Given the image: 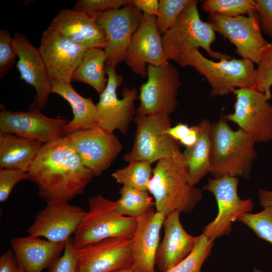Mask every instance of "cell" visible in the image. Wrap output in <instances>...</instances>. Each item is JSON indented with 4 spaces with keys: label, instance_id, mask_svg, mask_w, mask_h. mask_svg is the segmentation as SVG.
Segmentation results:
<instances>
[{
    "label": "cell",
    "instance_id": "6da1fadb",
    "mask_svg": "<svg viewBox=\"0 0 272 272\" xmlns=\"http://www.w3.org/2000/svg\"><path fill=\"white\" fill-rule=\"evenodd\" d=\"M46 202L70 201L83 193L94 176L82 163L67 135L44 144L28 172Z\"/></svg>",
    "mask_w": 272,
    "mask_h": 272
},
{
    "label": "cell",
    "instance_id": "7a4b0ae2",
    "mask_svg": "<svg viewBox=\"0 0 272 272\" xmlns=\"http://www.w3.org/2000/svg\"><path fill=\"white\" fill-rule=\"evenodd\" d=\"M148 192L153 197L156 211L166 216L174 212H191L202 198V190L190 184L183 153L161 160L153 168Z\"/></svg>",
    "mask_w": 272,
    "mask_h": 272
},
{
    "label": "cell",
    "instance_id": "3957f363",
    "mask_svg": "<svg viewBox=\"0 0 272 272\" xmlns=\"http://www.w3.org/2000/svg\"><path fill=\"white\" fill-rule=\"evenodd\" d=\"M212 170L214 177L249 179L257 158L256 143L242 129L233 130L222 114L212 123Z\"/></svg>",
    "mask_w": 272,
    "mask_h": 272
},
{
    "label": "cell",
    "instance_id": "277c9868",
    "mask_svg": "<svg viewBox=\"0 0 272 272\" xmlns=\"http://www.w3.org/2000/svg\"><path fill=\"white\" fill-rule=\"evenodd\" d=\"M177 63L182 67H193L205 77L211 86V98L228 95L237 89L253 87L255 67L248 59L233 57L215 61L194 48L185 52Z\"/></svg>",
    "mask_w": 272,
    "mask_h": 272
},
{
    "label": "cell",
    "instance_id": "5b68a950",
    "mask_svg": "<svg viewBox=\"0 0 272 272\" xmlns=\"http://www.w3.org/2000/svg\"><path fill=\"white\" fill-rule=\"evenodd\" d=\"M88 201L89 210L73 238L75 248L111 237L132 238L137 219L117 213L115 210L117 200L98 194L89 198Z\"/></svg>",
    "mask_w": 272,
    "mask_h": 272
},
{
    "label": "cell",
    "instance_id": "8992f818",
    "mask_svg": "<svg viewBox=\"0 0 272 272\" xmlns=\"http://www.w3.org/2000/svg\"><path fill=\"white\" fill-rule=\"evenodd\" d=\"M197 1L191 0L182 11L174 25L162 35L167 60L178 62L187 50L200 47L213 59L231 58L230 55L214 51L211 45L216 39V31L209 22L202 21L197 9Z\"/></svg>",
    "mask_w": 272,
    "mask_h": 272
},
{
    "label": "cell",
    "instance_id": "52a82bcc",
    "mask_svg": "<svg viewBox=\"0 0 272 272\" xmlns=\"http://www.w3.org/2000/svg\"><path fill=\"white\" fill-rule=\"evenodd\" d=\"M133 121L134 142L131 150L123 157L125 161H144L152 164L182 154L179 142L166 133L171 126L170 116L137 113Z\"/></svg>",
    "mask_w": 272,
    "mask_h": 272
},
{
    "label": "cell",
    "instance_id": "ba28073f",
    "mask_svg": "<svg viewBox=\"0 0 272 272\" xmlns=\"http://www.w3.org/2000/svg\"><path fill=\"white\" fill-rule=\"evenodd\" d=\"M147 81L140 89V105L137 113L169 116L178 105L177 96L181 86L177 68L166 62L147 67Z\"/></svg>",
    "mask_w": 272,
    "mask_h": 272
},
{
    "label": "cell",
    "instance_id": "9c48e42d",
    "mask_svg": "<svg viewBox=\"0 0 272 272\" xmlns=\"http://www.w3.org/2000/svg\"><path fill=\"white\" fill-rule=\"evenodd\" d=\"M233 113L225 115L256 143L272 141V105L266 96L253 87L236 89Z\"/></svg>",
    "mask_w": 272,
    "mask_h": 272
},
{
    "label": "cell",
    "instance_id": "30bf717a",
    "mask_svg": "<svg viewBox=\"0 0 272 272\" xmlns=\"http://www.w3.org/2000/svg\"><path fill=\"white\" fill-rule=\"evenodd\" d=\"M239 178L223 176L209 178L203 189L215 196L218 212L215 219L207 224L202 234L208 239L216 238L229 234L233 223L242 214L251 213L254 203L251 199H242L238 193Z\"/></svg>",
    "mask_w": 272,
    "mask_h": 272
},
{
    "label": "cell",
    "instance_id": "8fae6325",
    "mask_svg": "<svg viewBox=\"0 0 272 272\" xmlns=\"http://www.w3.org/2000/svg\"><path fill=\"white\" fill-rule=\"evenodd\" d=\"M105 72L107 85L96 104L101 120L99 126L110 133L118 130L125 134L136 115L134 102L138 98V91L124 86L122 90V98L119 99L117 89L122 84L123 77L117 74L115 67H106Z\"/></svg>",
    "mask_w": 272,
    "mask_h": 272
},
{
    "label": "cell",
    "instance_id": "7c38bea8",
    "mask_svg": "<svg viewBox=\"0 0 272 272\" xmlns=\"http://www.w3.org/2000/svg\"><path fill=\"white\" fill-rule=\"evenodd\" d=\"M144 14L132 1L103 13L96 19L106 37L104 51L107 67H116L125 61L131 37L140 27Z\"/></svg>",
    "mask_w": 272,
    "mask_h": 272
},
{
    "label": "cell",
    "instance_id": "4fadbf2b",
    "mask_svg": "<svg viewBox=\"0 0 272 272\" xmlns=\"http://www.w3.org/2000/svg\"><path fill=\"white\" fill-rule=\"evenodd\" d=\"M209 22L236 47V53L242 58L258 64L269 42L261 33L256 13L235 17L211 14Z\"/></svg>",
    "mask_w": 272,
    "mask_h": 272
},
{
    "label": "cell",
    "instance_id": "5bb4252c",
    "mask_svg": "<svg viewBox=\"0 0 272 272\" xmlns=\"http://www.w3.org/2000/svg\"><path fill=\"white\" fill-rule=\"evenodd\" d=\"M1 108V131L13 133L43 144L68 134L65 126L69 121L44 115L36 99L27 111H13L7 110L3 106Z\"/></svg>",
    "mask_w": 272,
    "mask_h": 272
},
{
    "label": "cell",
    "instance_id": "9a60e30c",
    "mask_svg": "<svg viewBox=\"0 0 272 272\" xmlns=\"http://www.w3.org/2000/svg\"><path fill=\"white\" fill-rule=\"evenodd\" d=\"M67 135L82 163L94 177L99 176L107 169L122 149L113 133L99 126Z\"/></svg>",
    "mask_w": 272,
    "mask_h": 272
},
{
    "label": "cell",
    "instance_id": "2e32d148",
    "mask_svg": "<svg viewBox=\"0 0 272 272\" xmlns=\"http://www.w3.org/2000/svg\"><path fill=\"white\" fill-rule=\"evenodd\" d=\"M38 49L51 82L71 83L88 48L48 27L42 33Z\"/></svg>",
    "mask_w": 272,
    "mask_h": 272
},
{
    "label": "cell",
    "instance_id": "e0dca14e",
    "mask_svg": "<svg viewBox=\"0 0 272 272\" xmlns=\"http://www.w3.org/2000/svg\"><path fill=\"white\" fill-rule=\"evenodd\" d=\"M86 213L81 207L68 201L51 200L37 214L27 232L29 236L66 242L76 232Z\"/></svg>",
    "mask_w": 272,
    "mask_h": 272
},
{
    "label": "cell",
    "instance_id": "ac0fdd59",
    "mask_svg": "<svg viewBox=\"0 0 272 272\" xmlns=\"http://www.w3.org/2000/svg\"><path fill=\"white\" fill-rule=\"evenodd\" d=\"M132 238L114 237L75 248L79 272H113L133 264Z\"/></svg>",
    "mask_w": 272,
    "mask_h": 272
},
{
    "label": "cell",
    "instance_id": "d6986e66",
    "mask_svg": "<svg viewBox=\"0 0 272 272\" xmlns=\"http://www.w3.org/2000/svg\"><path fill=\"white\" fill-rule=\"evenodd\" d=\"M125 61L135 74L144 78L147 76L146 63L158 66L168 61L156 17L144 14L140 27L131 37Z\"/></svg>",
    "mask_w": 272,
    "mask_h": 272
},
{
    "label": "cell",
    "instance_id": "ffe728a7",
    "mask_svg": "<svg viewBox=\"0 0 272 272\" xmlns=\"http://www.w3.org/2000/svg\"><path fill=\"white\" fill-rule=\"evenodd\" d=\"M165 216L152 208L137 218V225L132 238L131 267L137 272H157L156 254Z\"/></svg>",
    "mask_w": 272,
    "mask_h": 272
},
{
    "label": "cell",
    "instance_id": "44dd1931",
    "mask_svg": "<svg viewBox=\"0 0 272 272\" xmlns=\"http://www.w3.org/2000/svg\"><path fill=\"white\" fill-rule=\"evenodd\" d=\"M179 211L165 216L164 235L157 250L155 264L160 272H166L185 258L195 247L199 236H193L183 228Z\"/></svg>",
    "mask_w": 272,
    "mask_h": 272
},
{
    "label": "cell",
    "instance_id": "7402d4cb",
    "mask_svg": "<svg viewBox=\"0 0 272 272\" xmlns=\"http://www.w3.org/2000/svg\"><path fill=\"white\" fill-rule=\"evenodd\" d=\"M13 38L19 58L17 67L21 79L35 88L37 93L35 99L42 109L47 105L52 93L51 81L38 48L22 33L15 32Z\"/></svg>",
    "mask_w": 272,
    "mask_h": 272
},
{
    "label": "cell",
    "instance_id": "603a6c76",
    "mask_svg": "<svg viewBox=\"0 0 272 272\" xmlns=\"http://www.w3.org/2000/svg\"><path fill=\"white\" fill-rule=\"evenodd\" d=\"M61 35L88 49H104L106 37L96 20L73 9L60 10L49 26Z\"/></svg>",
    "mask_w": 272,
    "mask_h": 272
},
{
    "label": "cell",
    "instance_id": "cb8c5ba5",
    "mask_svg": "<svg viewBox=\"0 0 272 272\" xmlns=\"http://www.w3.org/2000/svg\"><path fill=\"white\" fill-rule=\"evenodd\" d=\"M11 244L19 265L25 272L49 269L65 246V242H54L32 236L13 238Z\"/></svg>",
    "mask_w": 272,
    "mask_h": 272
},
{
    "label": "cell",
    "instance_id": "d4e9b609",
    "mask_svg": "<svg viewBox=\"0 0 272 272\" xmlns=\"http://www.w3.org/2000/svg\"><path fill=\"white\" fill-rule=\"evenodd\" d=\"M51 92L62 97L70 104L74 117L65 126L68 133L99 126L101 120L91 98H85L73 88L71 83L52 82Z\"/></svg>",
    "mask_w": 272,
    "mask_h": 272
},
{
    "label": "cell",
    "instance_id": "484cf974",
    "mask_svg": "<svg viewBox=\"0 0 272 272\" xmlns=\"http://www.w3.org/2000/svg\"><path fill=\"white\" fill-rule=\"evenodd\" d=\"M43 144L0 131V169L28 172Z\"/></svg>",
    "mask_w": 272,
    "mask_h": 272
},
{
    "label": "cell",
    "instance_id": "4316f807",
    "mask_svg": "<svg viewBox=\"0 0 272 272\" xmlns=\"http://www.w3.org/2000/svg\"><path fill=\"white\" fill-rule=\"evenodd\" d=\"M197 127L196 142L183 153L189 182L192 186H195L212 170V123L208 119H204Z\"/></svg>",
    "mask_w": 272,
    "mask_h": 272
},
{
    "label": "cell",
    "instance_id": "83f0119b",
    "mask_svg": "<svg viewBox=\"0 0 272 272\" xmlns=\"http://www.w3.org/2000/svg\"><path fill=\"white\" fill-rule=\"evenodd\" d=\"M106 55L104 49H88L75 72L72 82L89 85L100 95L107 85L105 78Z\"/></svg>",
    "mask_w": 272,
    "mask_h": 272
},
{
    "label": "cell",
    "instance_id": "f1b7e54d",
    "mask_svg": "<svg viewBox=\"0 0 272 272\" xmlns=\"http://www.w3.org/2000/svg\"><path fill=\"white\" fill-rule=\"evenodd\" d=\"M119 192L120 198L117 200L115 210L122 216L137 218L155 206L153 197L148 191L122 186Z\"/></svg>",
    "mask_w": 272,
    "mask_h": 272
},
{
    "label": "cell",
    "instance_id": "f546056e",
    "mask_svg": "<svg viewBox=\"0 0 272 272\" xmlns=\"http://www.w3.org/2000/svg\"><path fill=\"white\" fill-rule=\"evenodd\" d=\"M111 174L118 183L140 190L148 191V187L152 176L151 164L144 161H133Z\"/></svg>",
    "mask_w": 272,
    "mask_h": 272
},
{
    "label": "cell",
    "instance_id": "4dcf8cb0",
    "mask_svg": "<svg viewBox=\"0 0 272 272\" xmlns=\"http://www.w3.org/2000/svg\"><path fill=\"white\" fill-rule=\"evenodd\" d=\"M203 11L227 17L256 13L255 0H206L201 4Z\"/></svg>",
    "mask_w": 272,
    "mask_h": 272
},
{
    "label": "cell",
    "instance_id": "1f68e13d",
    "mask_svg": "<svg viewBox=\"0 0 272 272\" xmlns=\"http://www.w3.org/2000/svg\"><path fill=\"white\" fill-rule=\"evenodd\" d=\"M214 241L202 233L191 252L182 260L166 272H201L202 264L210 255Z\"/></svg>",
    "mask_w": 272,
    "mask_h": 272
},
{
    "label": "cell",
    "instance_id": "d6a6232c",
    "mask_svg": "<svg viewBox=\"0 0 272 272\" xmlns=\"http://www.w3.org/2000/svg\"><path fill=\"white\" fill-rule=\"evenodd\" d=\"M237 221L251 229L260 238L272 244V208L258 213L242 214Z\"/></svg>",
    "mask_w": 272,
    "mask_h": 272
},
{
    "label": "cell",
    "instance_id": "836d02e7",
    "mask_svg": "<svg viewBox=\"0 0 272 272\" xmlns=\"http://www.w3.org/2000/svg\"><path fill=\"white\" fill-rule=\"evenodd\" d=\"M255 68L253 87L269 100L272 87V38Z\"/></svg>",
    "mask_w": 272,
    "mask_h": 272
},
{
    "label": "cell",
    "instance_id": "e575fe53",
    "mask_svg": "<svg viewBox=\"0 0 272 272\" xmlns=\"http://www.w3.org/2000/svg\"><path fill=\"white\" fill-rule=\"evenodd\" d=\"M191 0H160L156 17L157 28L163 35L175 23L182 11Z\"/></svg>",
    "mask_w": 272,
    "mask_h": 272
},
{
    "label": "cell",
    "instance_id": "d590c367",
    "mask_svg": "<svg viewBox=\"0 0 272 272\" xmlns=\"http://www.w3.org/2000/svg\"><path fill=\"white\" fill-rule=\"evenodd\" d=\"M130 0H79L73 7L76 11L83 12L96 19L103 13L120 8L132 2Z\"/></svg>",
    "mask_w": 272,
    "mask_h": 272
},
{
    "label": "cell",
    "instance_id": "8d00e7d4",
    "mask_svg": "<svg viewBox=\"0 0 272 272\" xmlns=\"http://www.w3.org/2000/svg\"><path fill=\"white\" fill-rule=\"evenodd\" d=\"M17 51L14 38L7 28L0 30V78H3L14 65Z\"/></svg>",
    "mask_w": 272,
    "mask_h": 272
},
{
    "label": "cell",
    "instance_id": "74e56055",
    "mask_svg": "<svg viewBox=\"0 0 272 272\" xmlns=\"http://www.w3.org/2000/svg\"><path fill=\"white\" fill-rule=\"evenodd\" d=\"M28 172L13 169H0V201L7 200L12 190L19 182L30 180Z\"/></svg>",
    "mask_w": 272,
    "mask_h": 272
},
{
    "label": "cell",
    "instance_id": "f35d334b",
    "mask_svg": "<svg viewBox=\"0 0 272 272\" xmlns=\"http://www.w3.org/2000/svg\"><path fill=\"white\" fill-rule=\"evenodd\" d=\"M79 262L75 253V248L71 237L65 242L62 256L48 269V272H79Z\"/></svg>",
    "mask_w": 272,
    "mask_h": 272
},
{
    "label": "cell",
    "instance_id": "ab89813d",
    "mask_svg": "<svg viewBox=\"0 0 272 272\" xmlns=\"http://www.w3.org/2000/svg\"><path fill=\"white\" fill-rule=\"evenodd\" d=\"M261 31L272 38V0H255Z\"/></svg>",
    "mask_w": 272,
    "mask_h": 272
},
{
    "label": "cell",
    "instance_id": "60d3db41",
    "mask_svg": "<svg viewBox=\"0 0 272 272\" xmlns=\"http://www.w3.org/2000/svg\"><path fill=\"white\" fill-rule=\"evenodd\" d=\"M19 264L12 248L0 257V272H17Z\"/></svg>",
    "mask_w": 272,
    "mask_h": 272
},
{
    "label": "cell",
    "instance_id": "b9f144b4",
    "mask_svg": "<svg viewBox=\"0 0 272 272\" xmlns=\"http://www.w3.org/2000/svg\"><path fill=\"white\" fill-rule=\"evenodd\" d=\"M133 5L144 14L156 17L158 15L159 1L158 0H134Z\"/></svg>",
    "mask_w": 272,
    "mask_h": 272
},
{
    "label": "cell",
    "instance_id": "7bdbcfd3",
    "mask_svg": "<svg viewBox=\"0 0 272 272\" xmlns=\"http://www.w3.org/2000/svg\"><path fill=\"white\" fill-rule=\"evenodd\" d=\"M191 126L187 124L179 122L174 126L169 127L166 133L168 134L174 140L180 143L189 133Z\"/></svg>",
    "mask_w": 272,
    "mask_h": 272
},
{
    "label": "cell",
    "instance_id": "ee69618b",
    "mask_svg": "<svg viewBox=\"0 0 272 272\" xmlns=\"http://www.w3.org/2000/svg\"><path fill=\"white\" fill-rule=\"evenodd\" d=\"M260 205L263 208H272V190L260 188L258 191Z\"/></svg>",
    "mask_w": 272,
    "mask_h": 272
},
{
    "label": "cell",
    "instance_id": "f6af8a7d",
    "mask_svg": "<svg viewBox=\"0 0 272 272\" xmlns=\"http://www.w3.org/2000/svg\"><path fill=\"white\" fill-rule=\"evenodd\" d=\"M198 135L197 125L191 126L190 131L188 135L179 143L187 148L193 146L196 142Z\"/></svg>",
    "mask_w": 272,
    "mask_h": 272
},
{
    "label": "cell",
    "instance_id": "bcb514c9",
    "mask_svg": "<svg viewBox=\"0 0 272 272\" xmlns=\"http://www.w3.org/2000/svg\"><path fill=\"white\" fill-rule=\"evenodd\" d=\"M113 272H137L134 270L131 267L127 268L122 269L120 270H118Z\"/></svg>",
    "mask_w": 272,
    "mask_h": 272
},
{
    "label": "cell",
    "instance_id": "7dc6e473",
    "mask_svg": "<svg viewBox=\"0 0 272 272\" xmlns=\"http://www.w3.org/2000/svg\"><path fill=\"white\" fill-rule=\"evenodd\" d=\"M17 272H25L24 269L19 265Z\"/></svg>",
    "mask_w": 272,
    "mask_h": 272
},
{
    "label": "cell",
    "instance_id": "c3c4849f",
    "mask_svg": "<svg viewBox=\"0 0 272 272\" xmlns=\"http://www.w3.org/2000/svg\"><path fill=\"white\" fill-rule=\"evenodd\" d=\"M253 272H263V271L257 268H254L253 270Z\"/></svg>",
    "mask_w": 272,
    "mask_h": 272
}]
</instances>
